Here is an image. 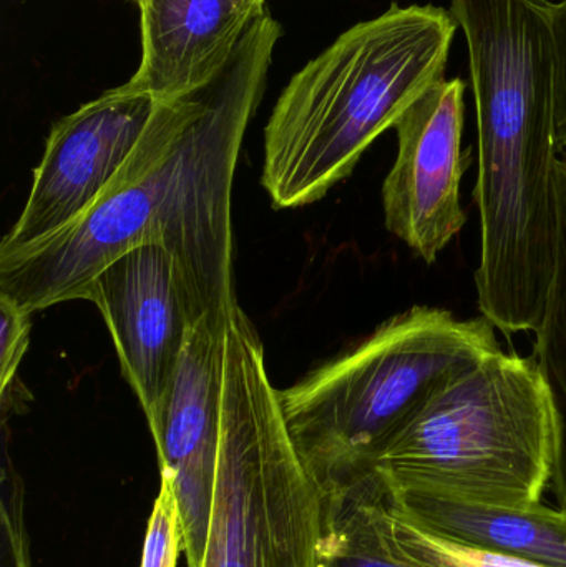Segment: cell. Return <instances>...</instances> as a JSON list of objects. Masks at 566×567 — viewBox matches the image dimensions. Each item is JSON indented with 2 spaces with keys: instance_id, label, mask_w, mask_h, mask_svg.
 Wrapping results in <instances>:
<instances>
[{
  "instance_id": "cell-1",
  "label": "cell",
  "mask_w": 566,
  "mask_h": 567,
  "mask_svg": "<svg viewBox=\"0 0 566 567\" xmlns=\"http://www.w3.org/2000/svg\"><path fill=\"white\" fill-rule=\"evenodd\" d=\"M281 35L266 10L212 82L158 103L122 173L85 215L0 256V296L29 313L83 300L106 266L158 245L175 262L193 327L206 317L229 323L239 306L233 182Z\"/></svg>"
},
{
  "instance_id": "cell-2",
  "label": "cell",
  "mask_w": 566,
  "mask_h": 567,
  "mask_svg": "<svg viewBox=\"0 0 566 567\" xmlns=\"http://www.w3.org/2000/svg\"><path fill=\"white\" fill-rule=\"evenodd\" d=\"M477 112L482 316L505 336L544 317L557 255V45L550 0H451Z\"/></svg>"
},
{
  "instance_id": "cell-3",
  "label": "cell",
  "mask_w": 566,
  "mask_h": 567,
  "mask_svg": "<svg viewBox=\"0 0 566 567\" xmlns=\"http://www.w3.org/2000/svg\"><path fill=\"white\" fill-rule=\"evenodd\" d=\"M451 10L392 3L356 23L292 75L265 130L263 186L301 208L351 175L366 150L445 79Z\"/></svg>"
},
{
  "instance_id": "cell-4",
  "label": "cell",
  "mask_w": 566,
  "mask_h": 567,
  "mask_svg": "<svg viewBox=\"0 0 566 567\" xmlns=\"http://www.w3.org/2000/svg\"><path fill=\"white\" fill-rule=\"evenodd\" d=\"M494 323L414 306L359 346L279 392L296 453L319 495L378 468L389 443L422 406L491 353Z\"/></svg>"
},
{
  "instance_id": "cell-5",
  "label": "cell",
  "mask_w": 566,
  "mask_h": 567,
  "mask_svg": "<svg viewBox=\"0 0 566 567\" xmlns=\"http://www.w3.org/2000/svg\"><path fill=\"white\" fill-rule=\"evenodd\" d=\"M555 416L534 355L502 350L435 393L378 460L394 488L495 506L542 503Z\"/></svg>"
},
{
  "instance_id": "cell-6",
  "label": "cell",
  "mask_w": 566,
  "mask_h": 567,
  "mask_svg": "<svg viewBox=\"0 0 566 567\" xmlns=\"http://www.w3.org/2000/svg\"><path fill=\"white\" fill-rule=\"evenodd\" d=\"M321 495L292 445L241 307L226 337L222 445L202 567H316Z\"/></svg>"
},
{
  "instance_id": "cell-7",
  "label": "cell",
  "mask_w": 566,
  "mask_h": 567,
  "mask_svg": "<svg viewBox=\"0 0 566 567\" xmlns=\"http://www.w3.org/2000/svg\"><path fill=\"white\" fill-rule=\"evenodd\" d=\"M158 103L128 83L106 90L50 130L32 189L0 256L33 245L85 215L115 182Z\"/></svg>"
},
{
  "instance_id": "cell-8",
  "label": "cell",
  "mask_w": 566,
  "mask_h": 567,
  "mask_svg": "<svg viewBox=\"0 0 566 567\" xmlns=\"http://www.w3.org/2000/svg\"><path fill=\"white\" fill-rule=\"evenodd\" d=\"M464 96V80L444 79L394 126L398 156L382 185L385 228L428 265L467 223L461 188L472 153L462 148Z\"/></svg>"
},
{
  "instance_id": "cell-9",
  "label": "cell",
  "mask_w": 566,
  "mask_h": 567,
  "mask_svg": "<svg viewBox=\"0 0 566 567\" xmlns=\"http://www.w3.org/2000/svg\"><path fill=\"white\" fill-rule=\"evenodd\" d=\"M228 323L203 319L193 327L172 385L148 425L162 480L178 499L183 553L202 567L208 545L222 445Z\"/></svg>"
},
{
  "instance_id": "cell-10",
  "label": "cell",
  "mask_w": 566,
  "mask_h": 567,
  "mask_svg": "<svg viewBox=\"0 0 566 567\" xmlns=\"http://www.w3.org/2000/svg\"><path fill=\"white\" fill-rule=\"evenodd\" d=\"M83 300L102 312L123 377L150 422L172 385L193 330L172 256L158 245L132 249L93 279Z\"/></svg>"
},
{
  "instance_id": "cell-11",
  "label": "cell",
  "mask_w": 566,
  "mask_h": 567,
  "mask_svg": "<svg viewBox=\"0 0 566 567\" xmlns=\"http://www.w3.org/2000/svg\"><path fill=\"white\" fill-rule=\"evenodd\" d=\"M142 60L128 85L156 103L212 82L268 0H138Z\"/></svg>"
},
{
  "instance_id": "cell-12",
  "label": "cell",
  "mask_w": 566,
  "mask_h": 567,
  "mask_svg": "<svg viewBox=\"0 0 566 567\" xmlns=\"http://www.w3.org/2000/svg\"><path fill=\"white\" fill-rule=\"evenodd\" d=\"M392 486V485H391ZM399 508L424 528L469 546L566 567V513L537 503L528 506L478 505L445 496L394 488Z\"/></svg>"
},
{
  "instance_id": "cell-13",
  "label": "cell",
  "mask_w": 566,
  "mask_h": 567,
  "mask_svg": "<svg viewBox=\"0 0 566 567\" xmlns=\"http://www.w3.org/2000/svg\"><path fill=\"white\" fill-rule=\"evenodd\" d=\"M381 470L321 496L316 567H424L409 558L389 532Z\"/></svg>"
},
{
  "instance_id": "cell-14",
  "label": "cell",
  "mask_w": 566,
  "mask_h": 567,
  "mask_svg": "<svg viewBox=\"0 0 566 567\" xmlns=\"http://www.w3.org/2000/svg\"><path fill=\"white\" fill-rule=\"evenodd\" d=\"M557 255L544 317L535 332L534 359L555 416V460L550 486L566 513V152L555 166Z\"/></svg>"
},
{
  "instance_id": "cell-15",
  "label": "cell",
  "mask_w": 566,
  "mask_h": 567,
  "mask_svg": "<svg viewBox=\"0 0 566 567\" xmlns=\"http://www.w3.org/2000/svg\"><path fill=\"white\" fill-rule=\"evenodd\" d=\"M385 518H388L389 532L399 548L409 558L424 567H544L525 559L514 558V556L452 542L412 522L399 508L391 483L385 495Z\"/></svg>"
},
{
  "instance_id": "cell-16",
  "label": "cell",
  "mask_w": 566,
  "mask_h": 567,
  "mask_svg": "<svg viewBox=\"0 0 566 567\" xmlns=\"http://www.w3.org/2000/svg\"><path fill=\"white\" fill-rule=\"evenodd\" d=\"M0 496V567H30L25 528V486L3 452Z\"/></svg>"
},
{
  "instance_id": "cell-17",
  "label": "cell",
  "mask_w": 566,
  "mask_h": 567,
  "mask_svg": "<svg viewBox=\"0 0 566 567\" xmlns=\"http://www.w3.org/2000/svg\"><path fill=\"white\" fill-rule=\"evenodd\" d=\"M182 551L183 526L178 499L172 485L162 480L150 515L140 567H176Z\"/></svg>"
},
{
  "instance_id": "cell-18",
  "label": "cell",
  "mask_w": 566,
  "mask_h": 567,
  "mask_svg": "<svg viewBox=\"0 0 566 567\" xmlns=\"http://www.w3.org/2000/svg\"><path fill=\"white\" fill-rule=\"evenodd\" d=\"M0 393H7L17 380V370L30 342V316L19 306L0 296Z\"/></svg>"
},
{
  "instance_id": "cell-19",
  "label": "cell",
  "mask_w": 566,
  "mask_h": 567,
  "mask_svg": "<svg viewBox=\"0 0 566 567\" xmlns=\"http://www.w3.org/2000/svg\"><path fill=\"white\" fill-rule=\"evenodd\" d=\"M554 33L557 45V138L558 148L566 146V0L554 3Z\"/></svg>"
},
{
  "instance_id": "cell-20",
  "label": "cell",
  "mask_w": 566,
  "mask_h": 567,
  "mask_svg": "<svg viewBox=\"0 0 566 567\" xmlns=\"http://www.w3.org/2000/svg\"><path fill=\"white\" fill-rule=\"evenodd\" d=\"M132 2H138V0H132Z\"/></svg>"
}]
</instances>
